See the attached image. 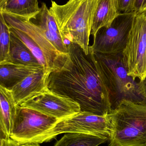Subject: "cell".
Here are the masks:
<instances>
[{
    "label": "cell",
    "mask_w": 146,
    "mask_h": 146,
    "mask_svg": "<svg viewBox=\"0 0 146 146\" xmlns=\"http://www.w3.org/2000/svg\"><path fill=\"white\" fill-rule=\"evenodd\" d=\"M68 51L54 62L49 76V89L73 100L81 111L107 115L113 110L110 95L103 78L89 49L87 55L78 44H67Z\"/></svg>",
    "instance_id": "cell-1"
},
{
    "label": "cell",
    "mask_w": 146,
    "mask_h": 146,
    "mask_svg": "<svg viewBox=\"0 0 146 146\" xmlns=\"http://www.w3.org/2000/svg\"><path fill=\"white\" fill-rule=\"evenodd\" d=\"M99 1L69 0L63 5L51 1L49 8L66 42L78 44L87 55L89 54L90 36Z\"/></svg>",
    "instance_id": "cell-2"
},
{
    "label": "cell",
    "mask_w": 146,
    "mask_h": 146,
    "mask_svg": "<svg viewBox=\"0 0 146 146\" xmlns=\"http://www.w3.org/2000/svg\"><path fill=\"white\" fill-rule=\"evenodd\" d=\"M108 116V146H146V104L123 100Z\"/></svg>",
    "instance_id": "cell-3"
},
{
    "label": "cell",
    "mask_w": 146,
    "mask_h": 146,
    "mask_svg": "<svg viewBox=\"0 0 146 146\" xmlns=\"http://www.w3.org/2000/svg\"><path fill=\"white\" fill-rule=\"evenodd\" d=\"M92 52L95 63L109 90L113 109L123 100L146 104L139 82L134 80L129 75L122 54L105 55Z\"/></svg>",
    "instance_id": "cell-4"
},
{
    "label": "cell",
    "mask_w": 146,
    "mask_h": 146,
    "mask_svg": "<svg viewBox=\"0 0 146 146\" xmlns=\"http://www.w3.org/2000/svg\"><path fill=\"white\" fill-rule=\"evenodd\" d=\"M111 132L108 115L102 116L81 111L59 120L55 126L37 138L32 143L47 142L57 135L69 133L85 134L109 139Z\"/></svg>",
    "instance_id": "cell-5"
},
{
    "label": "cell",
    "mask_w": 146,
    "mask_h": 146,
    "mask_svg": "<svg viewBox=\"0 0 146 146\" xmlns=\"http://www.w3.org/2000/svg\"><path fill=\"white\" fill-rule=\"evenodd\" d=\"M136 15L134 12L120 13L109 27H102L98 31L89 49L105 55L122 54Z\"/></svg>",
    "instance_id": "cell-6"
},
{
    "label": "cell",
    "mask_w": 146,
    "mask_h": 146,
    "mask_svg": "<svg viewBox=\"0 0 146 146\" xmlns=\"http://www.w3.org/2000/svg\"><path fill=\"white\" fill-rule=\"evenodd\" d=\"M122 55L129 75L134 80L144 81L146 77V13L136 15Z\"/></svg>",
    "instance_id": "cell-7"
},
{
    "label": "cell",
    "mask_w": 146,
    "mask_h": 146,
    "mask_svg": "<svg viewBox=\"0 0 146 146\" xmlns=\"http://www.w3.org/2000/svg\"><path fill=\"white\" fill-rule=\"evenodd\" d=\"M59 120L19 106L10 138L19 145L32 143L52 128Z\"/></svg>",
    "instance_id": "cell-8"
},
{
    "label": "cell",
    "mask_w": 146,
    "mask_h": 146,
    "mask_svg": "<svg viewBox=\"0 0 146 146\" xmlns=\"http://www.w3.org/2000/svg\"><path fill=\"white\" fill-rule=\"evenodd\" d=\"M19 106L35 110L59 120L81 111L80 106L77 102L52 92L48 87L28 98Z\"/></svg>",
    "instance_id": "cell-9"
},
{
    "label": "cell",
    "mask_w": 146,
    "mask_h": 146,
    "mask_svg": "<svg viewBox=\"0 0 146 146\" xmlns=\"http://www.w3.org/2000/svg\"><path fill=\"white\" fill-rule=\"evenodd\" d=\"M6 23L9 27H13L26 33L41 48L51 66L60 53L45 37L41 29L30 20L1 12Z\"/></svg>",
    "instance_id": "cell-10"
},
{
    "label": "cell",
    "mask_w": 146,
    "mask_h": 146,
    "mask_svg": "<svg viewBox=\"0 0 146 146\" xmlns=\"http://www.w3.org/2000/svg\"><path fill=\"white\" fill-rule=\"evenodd\" d=\"M31 21L41 29L46 38L59 53L68 52L66 41L58 28L55 17L45 3H42L39 13Z\"/></svg>",
    "instance_id": "cell-11"
},
{
    "label": "cell",
    "mask_w": 146,
    "mask_h": 146,
    "mask_svg": "<svg viewBox=\"0 0 146 146\" xmlns=\"http://www.w3.org/2000/svg\"><path fill=\"white\" fill-rule=\"evenodd\" d=\"M51 70L43 69L28 76L10 89L16 104L48 88L47 81Z\"/></svg>",
    "instance_id": "cell-12"
},
{
    "label": "cell",
    "mask_w": 146,
    "mask_h": 146,
    "mask_svg": "<svg viewBox=\"0 0 146 146\" xmlns=\"http://www.w3.org/2000/svg\"><path fill=\"white\" fill-rule=\"evenodd\" d=\"M19 106L11 90L0 86V128L5 138H10Z\"/></svg>",
    "instance_id": "cell-13"
},
{
    "label": "cell",
    "mask_w": 146,
    "mask_h": 146,
    "mask_svg": "<svg viewBox=\"0 0 146 146\" xmlns=\"http://www.w3.org/2000/svg\"><path fill=\"white\" fill-rule=\"evenodd\" d=\"M45 69L43 67L31 66L10 62L0 63V86L10 89L27 77Z\"/></svg>",
    "instance_id": "cell-14"
},
{
    "label": "cell",
    "mask_w": 146,
    "mask_h": 146,
    "mask_svg": "<svg viewBox=\"0 0 146 146\" xmlns=\"http://www.w3.org/2000/svg\"><path fill=\"white\" fill-rule=\"evenodd\" d=\"M116 0H99L94 13L91 35L93 37L103 27H109L120 14Z\"/></svg>",
    "instance_id": "cell-15"
},
{
    "label": "cell",
    "mask_w": 146,
    "mask_h": 146,
    "mask_svg": "<svg viewBox=\"0 0 146 146\" xmlns=\"http://www.w3.org/2000/svg\"><path fill=\"white\" fill-rule=\"evenodd\" d=\"M5 62L31 66H42L23 41L11 31L9 58Z\"/></svg>",
    "instance_id": "cell-16"
},
{
    "label": "cell",
    "mask_w": 146,
    "mask_h": 146,
    "mask_svg": "<svg viewBox=\"0 0 146 146\" xmlns=\"http://www.w3.org/2000/svg\"><path fill=\"white\" fill-rule=\"evenodd\" d=\"M0 11L27 20L34 19L40 11L38 0H4Z\"/></svg>",
    "instance_id": "cell-17"
},
{
    "label": "cell",
    "mask_w": 146,
    "mask_h": 146,
    "mask_svg": "<svg viewBox=\"0 0 146 146\" xmlns=\"http://www.w3.org/2000/svg\"><path fill=\"white\" fill-rule=\"evenodd\" d=\"M109 140V138L85 134L66 133L54 146H99Z\"/></svg>",
    "instance_id": "cell-18"
},
{
    "label": "cell",
    "mask_w": 146,
    "mask_h": 146,
    "mask_svg": "<svg viewBox=\"0 0 146 146\" xmlns=\"http://www.w3.org/2000/svg\"><path fill=\"white\" fill-rule=\"evenodd\" d=\"M11 32L14 33L31 50L39 63L45 69L51 71V66L43 51L38 44L28 35L18 29L10 27Z\"/></svg>",
    "instance_id": "cell-19"
},
{
    "label": "cell",
    "mask_w": 146,
    "mask_h": 146,
    "mask_svg": "<svg viewBox=\"0 0 146 146\" xmlns=\"http://www.w3.org/2000/svg\"><path fill=\"white\" fill-rule=\"evenodd\" d=\"M10 41V27L0 13V63L6 62L8 59Z\"/></svg>",
    "instance_id": "cell-20"
},
{
    "label": "cell",
    "mask_w": 146,
    "mask_h": 146,
    "mask_svg": "<svg viewBox=\"0 0 146 146\" xmlns=\"http://www.w3.org/2000/svg\"><path fill=\"white\" fill-rule=\"evenodd\" d=\"M120 13L133 12L134 0H116Z\"/></svg>",
    "instance_id": "cell-21"
},
{
    "label": "cell",
    "mask_w": 146,
    "mask_h": 146,
    "mask_svg": "<svg viewBox=\"0 0 146 146\" xmlns=\"http://www.w3.org/2000/svg\"><path fill=\"white\" fill-rule=\"evenodd\" d=\"M133 12L136 14L146 13V0H134Z\"/></svg>",
    "instance_id": "cell-22"
},
{
    "label": "cell",
    "mask_w": 146,
    "mask_h": 146,
    "mask_svg": "<svg viewBox=\"0 0 146 146\" xmlns=\"http://www.w3.org/2000/svg\"><path fill=\"white\" fill-rule=\"evenodd\" d=\"M19 144L10 138L3 137L1 140L0 146H19Z\"/></svg>",
    "instance_id": "cell-23"
},
{
    "label": "cell",
    "mask_w": 146,
    "mask_h": 146,
    "mask_svg": "<svg viewBox=\"0 0 146 146\" xmlns=\"http://www.w3.org/2000/svg\"><path fill=\"white\" fill-rule=\"evenodd\" d=\"M140 88L141 93L146 100V77L145 80L142 82H139Z\"/></svg>",
    "instance_id": "cell-24"
},
{
    "label": "cell",
    "mask_w": 146,
    "mask_h": 146,
    "mask_svg": "<svg viewBox=\"0 0 146 146\" xmlns=\"http://www.w3.org/2000/svg\"><path fill=\"white\" fill-rule=\"evenodd\" d=\"M19 146H41L39 144L37 143H28L21 144Z\"/></svg>",
    "instance_id": "cell-25"
},
{
    "label": "cell",
    "mask_w": 146,
    "mask_h": 146,
    "mask_svg": "<svg viewBox=\"0 0 146 146\" xmlns=\"http://www.w3.org/2000/svg\"><path fill=\"white\" fill-rule=\"evenodd\" d=\"M4 0H0V4H1V3H2L3 2V1H4Z\"/></svg>",
    "instance_id": "cell-26"
}]
</instances>
